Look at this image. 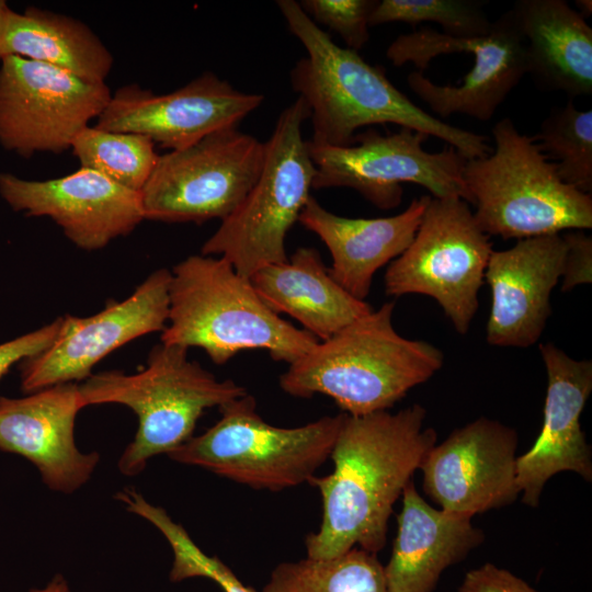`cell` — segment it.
Here are the masks:
<instances>
[{
    "mask_svg": "<svg viewBox=\"0 0 592 592\" xmlns=\"http://www.w3.org/2000/svg\"><path fill=\"white\" fill-rule=\"evenodd\" d=\"M425 418L419 403L395 413L344 414L330 454L332 473L309 481L319 490L322 515L319 528L305 538L306 557L384 548L394 504L436 443L435 430L424 428Z\"/></svg>",
    "mask_w": 592,
    "mask_h": 592,
    "instance_id": "1",
    "label": "cell"
},
{
    "mask_svg": "<svg viewBox=\"0 0 592 592\" xmlns=\"http://www.w3.org/2000/svg\"><path fill=\"white\" fill-rule=\"evenodd\" d=\"M289 32L306 50L291 70V84L309 109L319 146L351 145L364 126L391 123L440 138L466 160L490 155L483 135L451 125L415 105L387 78L385 69L337 45L294 0L276 2Z\"/></svg>",
    "mask_w": 592,
    "mask_h": 592,
    "instance_id": "2",
    "label": "cell"
},
{
    "mask_svg": "<svg viewBox=\"0 0 592 592\" xmlns=\"http://www.w3.org/2000/svg\"><path fill=\"white\" fill-rule=\"evenodd\" d=\"M394 309L385 303L319 341L280 376L281 389L297 398L328 396L352 417L392 408L444 363L437 346L396 331Z\"/></svg>",
    "mask_w": 592,
    "mask_h": 592,
    "instance_id": "3",
    "label": "cell"
},
{
    "mask_svg": "<svg viewBox=\"0 0 592 592\" xmlns=\"http://www.w3.org/2000/svg\"><path fill=\"white\" fill-rule=\"evenodd\" d=\"M170 272L163 344L200 348L217 365L247 350L289 365L319 342L275 314L221 257L190 255Z\"/></svg>",
    "mask_w": 592,
    "mask_h": 592,
    "instance_id": "4",
    "label": "cell"
},
{
    "mask_svg": "<svg viewBox=\"0 0 592 592\" xmlns=\"http://www.w3.org/2000/svg\"><path fill=\"white\" fill-rule=\"evenodd\" d=\"M79 390L84 408L118 403L137 415L135 437L118 459L125 476L140 474L151 457L168 455L187 442L206 409L247 394L232 379L220 380L189 360L187 349L163 343L151 349L143 371L91 374Z\"/></svg>",
    "mask_w": 592,
    "mask_h": 592,
    "instance_id": "5",
    "label": "cell"
},
{
    "mask_svg": "<svg viewBox=\"0 0 592 592\" xmlns=\"http://www.w3.org/2000/svg\"><path fill=\"white\" fill-rule=\"evenodd\" d=\"M492 153L466 160L463 179L479 228L525 239L592 227V196L561 181L533 137L504 117L492 128Z\"/></svg>",
    "mask_w": 592,
    "mask_h": 592,
    "instance_id": "6",
    "label": "cell"
},
{
    "mask_svg": "<svg viewBox=\"0 0 592 592\" xmlns=\"http://www.w3.org/2000/svg\"><path fill=\"white\" fill-rule=\"evenodd\" d=\"M386 56L418 69L407 82L441 119L464 114L489 121L527 73L526 46L512 10L480 37H453L422 27L398 36Z\"/></svg>",
    "mask_w": 592,
    "mask_h": 592,
    "instance_id": "7",
    "label": "cell"
},
{
    "mask_svg": "<svg viewBox=\"0 0 592 592\" xmlns=\"http://www.w3.org/2000/svg\"><path fill=\"white\" fill-rule=\"evenodd\" d=\"M220 419L168 456L257 490L282 491L309 482L330 458L344 414L295 428L272 425L248 392L219 408Z\"/></svg>",
    "mask_w": 592,
    "mask_h": 592,
    "instance_id": "8",
    "label": "cell"
},
{
    "mask_svg": "<svg viewBox=\"0 0 592 592\" xmlns=\"http://www.w3.org/2000/svg\"><path fill=\"white\" fill-rule=\"evenodd\" d=\"M308 118L309 109L300 98L281 112L264 143L258 180L204 242L201 254L219 255L249 278L264 265L287 260L286 237L311 196L316 172L301 134Z\"/></svg>",
    "mask_w": 592,
    "mask_h": 592,
    "instance_id": "9",
    "label": "cell"
},
{
    "mask_svg": "<svg viewBox=\"0 0 592 592\" xmlns=\"http://www.w3.org/2000/svg\"><path fill=\"white\" fill-rule=\"evenodd\" d=\"M492 251L467 202L431 196L413 240L387 267L385 293L432 297L455 331L466 334Z\"/></svg>",
    "mask_w": 592,
    "mask_h": 592,
    "instance_id": "10",
    "label": "cell"
},
{
    "mask_svg": "<svg viewBox=\"0 0 592 592\" xmlns=\"http://www.w3.org/2000/svg\"><path fill=\"white\" fill-rule=\"evenodd\" d=\"M264 143L230 127L159 156L140 191L145 219L163 223L224 220L258 180Z\"/></svg>",
    "mask_w": 592,
    "mask_h": 592,
    "instance_id": "11",
    "label": "cell"
},
{
    "mask_svg": "<svg viewBox=\"0 0 592 592\" xmlns=\"http://www.w3.org/2000/svg\"><path fill=\"white\" fill-rule=\"evenodd\" d=\"M428 135L401 127L380 134L374 128L355 134L348 146H319L307 140L316 172L312 189L350 187L379 209L397 207L402 183L426 189L434 198H460L471 204L463 170L466 159L448 146L423 149Z\"/></svg>",
    "mask_w": 592,
    "mask_h": 592,
    "instance_id": "12",
    "label": "cell"
},
{
    "mask_svg": "<svg viewBox=\"0 0 592 592\" xmlns=\"http://www.w3.org/2000/svg\"><path fill=\"white\" fill-rule=\"evenodd\" d=\"M112 93L105 82H90L60 68L8 56L0 66V144L23 157L60 153Z\"/></svg>",
    "mask_w": 592,
    "mask_h": 592,
    "instance_id": "13",
    "label": "cell"
},
{
    "mask_svg": "<svg viewBox=\"0 0 592 592\" xmlns=\"http://www.w3.org/2000/svg\"><path fill=\"white\" fill-rule=\"evenodd\" d=\"M171 272L153 271L123 300H109L90 317L62 316L59 332L43 352L20 362L21 388L32 394L49 386L91 376L106 355L168 322Z\"/></svg>",
    "mask_w": 592,
    "mask_h": 592,
    "instance_id": "14",
    "label": "cell"
},
{
    "mask_svg": "<svg viewBox=\"0 0 592 592\" xmlns=\"http://www.w3.org/2000/svg\"><path fill=\"white\" fill-rule=\"evenodd\" d=\"M517 443L515 429L487 417L455 429L419 467L425 494L440 509L469 517L513 503L521 494Z\"/></svg>",
    "mask_w": 592,
    "mask_h": 592,
    "instance_id": "15",
    "label": "cell"
},
{
    "mask_svg": "<svg viewBox=\"0 0 592 592\" xmlns=\"http://www.w3.org/2000/svg\"><path fill=\"white\" fill-rule=\"evenodd\" d=\"M263 100L262 94L240 91L213 72L161 95L132 83L112 94L94 126L141 134L162 148L179 150L214 132L237 127Z\"/></svg>",
    "mask_w": 592,
    "mask_h": 592,
    "instance_id": "16",
    "label": "cell"
},
{
    "mask_svg": "<svg viewBox=\"0 0 592 592\" xmlns=\"http://www.w3.org/2000/svg\"><path fill=\"white\" fill-rule=\"evenodd\" d=\"M0 194L14 210L52 218L86 251L104 248L145 219L140 192L86 168L43 181L0 173Z\"/></svg>",
    "mask_w": 592,
    "mask_h": 592,
    "instance_id": "17",
    "label": "cell"
},
{
    "mask_svg": "<svg viewBox=\"0 0 592 592\" xmlns=\"http://www.w3.org/2000/svg\"><path fill=\"white\" fill-rule=\"evenodd\" d=\"M547 374L543 424L533 446L516 458L522 502L537 508L547 481L573 471L592 480V452L580 418L592 391V362L576 360L556 344L539 345Z\"/></svg>",
    "mask_w": 592,
    "mask_h": 592,
    "instance_id": "18",
    "label": "cell"
},
{
    "mask_svg": "<svg viewBox=\"0 0 592 592\" xmlns=\"http://www.w3.org/2000/svg\"><path fill=\"white\" fill-rule=\"evenodd\" d=\"M566 254L562 234L525 238L492 251L485 274L491 292L486 331L490 345L525 349L540 339Z\"/></svg>",
    "mask_w": 592,
    "mask_h": 592,
    "instance_id": "19",
    "label": "cell"
},
{
    "mask_svg": "<svg viewBox=\"0 0 592 592\" xmlns=\"http://www.w3.org/2000/svg\"><path fill=\"white\" fill-rule=\"evenodd\" d=\"M79 384L46 387L22 398L0 397V449L30 460L44 483L71 493L92 476L98 453H82L75 422L83 409Z\"/></svg>",
    "mask_w": 592,
    "mask_h": 592,
    "instance_id": "20",
    "label": "cell"
},
{
    "mask_svg": "<svg viewBox=\"0 0 592 592\" xmlns=\"http://www.w3.org/2000/svg\"><path fill=\"white\" fill-rule=\"evenodd\" d=\"M430 198H413L405 210L390 217L349 218L327 210L310 196L298 221L328 248L333 280L353 297L365 300L375 273L413 240Z\"/></svg>",
    "mask_w": 592,
    "mask_h": 592,
    "instance_id": "21",
    "label": "cell"
},
{
    "mask_svg": "<svg viewBox=\"0 0 592 592\" xmlns=\"http://www.w3.org/2000/svg\"><path fill=\"white\" fill-rule=\"evenodd\" d=\"M391 555L383 566L387 592H433L442 573L485 540L469 516L431 506L410 480Z\"/></svg>",
    "mask_w": 592,
    "mask_h": 592,
    "instance_id": "22",
    "label": "cell"
},
{
    "mask_svg": "<svg viewBox=\"0 0 592 592\" xmlns=\"http://www.w3.org/2000/svg\"><path fill=\"white\" fill-rule=\"evenodd\" d=\"M250 281L275 314L291 316L318 341L373 310L333 280L315 248L296 249L287 260L257 270Z\"/></svg>",
    "mask_w": 592,
    "mask_h": 592,
    "instance_id": "23",
    "label": "cell"
},
{
    "mask_svg": "<svg viewBox=\"0 0 592 592\" xmlns=\"http://www.w3.org/2000/svg\"><path fill=\"white\" fill-rule=\"evenodd\" d=\"M526 46L527 73L571 100L592 94V29L565 0H519L511 9Z\"/></svg>",
    "mask_w": 592,
    "mask_h": 592,
    "instance_id": "24",
    "label": "cell"
},
{
    "mask_svg": "<svg viewBox=\"0 0 592 592\" xmlns=\"http://www.w3.org/2000/svg\"><path fill=\"white\" fill-rule=\"evenodd\" d=\"M8 56L44 62L90 82H105L113 55L83 22L71 16L8 5L0 14V59Z\"/></svg>",
    "mask_w": 592,
    "mask_h": 592,
    "instance_id": "25",
    "label": "cell"
},
{
    "mask_svg": "<svg viewBox=\"0 0 592 592\" xmlns=\"http://www.w3.org/2000/svg\"><path fill=\"white\" fill-rule=\"evenodd\" d=\"M262 592H387L376 554L354 547L328 559L278 563Z\"/></svg>",
    "mask_w": 592,
    "mask_h": 592,
    "instance_id": "26",
    "label": "cell"
},
{
    "mask_svg": "<svg viewBox=\"0 0 592 592\" xmlns=\"http://www.w3.org/2000/svg\"><path fill=\"white\" fill-rule=\"evenodd\" d=\"M80 168L95 171L128 190L140 192L159 158L155 143L136 133L88 126L71 144Z\"/></svg>",
    "mask_w": 592,
    "mask_h": 592,
    "instance_id": "27",
    "label": "cell"
},
{
    "mask_svg": "<svg viewBox=\"0 0 592 592\" xmlns=\"http://www.w3.org/2000/svg\"><path fill=\"white\" fill-rule=\"evenodd\" d=\"M555 163L562 182L578 191L592 192V111L578 110L572 100L555 107L533 137Z\"/></svg>",
    "mask_w": 592,
    "mask_h": 592,
    "instance_id": "28",
    "label": "cell"
},
{
    "mask_svg": "<svg viewBox=\"0 0 592 592\" xmlns=\"http://www.w3.org/2000/svg\"><path fill=\"white\" fill-rule=\"evenodd\" d=\"M483 5L477 0H382L377 1L368 24L434 22L446 35L480 37L489 33L492 24Z\"/></svg>",
    "mask_w": 592,
    "mask_h": 592,
    "instance_id": "29",
    "label": "cell"
},
{
    "mask_svg": "<svg viewBox=\"0 0 592 592\" xmlns=\"http://www.w3.org/2000/svg\"><path fill=\"white\" fill-rule=\"evenodd\" d=\"M299 4L316 24L340 35L346 48L357 52L369 41L368 22L376 0H303Z\"/></svg>",
    "mask_w": 592,
    "mask_h": 592,
    "instance_id": "30",
    "label": "cell"
},
{
    "mask_svg": "<svg viewBox=\"0 0 592 592\" xmlns=\"http://www.w3.org/2000/svg\"><path fill=\"white\" fill-rule=\"evenodd\" d=\"M562 236L567 243V254L561 289L569 292L592 282V238L584 230H569Z\"/></svg>",
    "mask_w": 592,
    "mask_h": 592,
    "instance_id": "31",
    "label": "cell"
},
{
    "mask_svg": "<svg viewBox=\"0 0 592 592\" xmlns=\"http://www.w3.org/2000/svg\"><path fill=\"white\" fill-rule=\"evenodd\" d=\"M62 318L59 317L39 329L0 344V379L15 363L34 356L55 341Z\"/></svg>",
    "mask_w": 592,
    "mask_h": 592,
    "instance_id": "32",
    "label": "cell"
},
{
    "mask_svg": "<svg viewBox=\"0 0 592 592\" xmlns=\"http://www.w3.org/2000/svg\"><path fill=\"white\" fill-rule=\"evenodd\" d=\"M458 592H537L509 570L487 562L468 571Z\"/></svg>",
    "mask_w": 592,
    "mask_h": 592,
    "instance_id": "33",
    "label": "cell"
},
{
    "mask_svg": "<svg viewBox=\"0 0 592 592\" xmlns=\"http://www.w3.org/2000/svg\"><path fill=\"white\" fill-rule=\"evenodd\" d=\"M30 592H71L67 580L61 574H56L43 588L32 589Z\"/></svg>",
    "mask_w": 592,
    "mask_h": 592,
    "instance_id": "34",
    "label": "cell"
},
{
    "mask_svg": "<svg viewBox=\"0 0 592 592\" xmlns=\"http://www.w3.org/2000/svg\"><path fill=\"white\" fill-rule=\"evenodd\" d=\"M576 5L579 9V13L582 18L587 19L592 13V1L591 0H576Z\"/></svg>",
    "mask_w": 592,
    "mask_h": 592,
    "instance_id": "35",
    "label": "cell"
},
{
    "mask_svg": "<svg viewBox=\"0 0 592 592\" xmlns=\"http://www.w3.org/2000/svg\"><path fill=\"white\" fill-rule=\"evenodd\" d=\"M7 5H8V4L5 3V1L0 0V14H1L2 10H3Z\"/></svg>",
    "mask_w": 592,
    "mask_h": 592,
    "instance_id": "36",
    "label": "cell"
}]
</instances>
